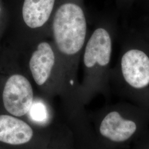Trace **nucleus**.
Here are the masks:
<instances>
[{"instance_id":"1","label":"nucleus","mask_w":149,"mask_h":149,"mask_svg":"<svg viewBox=\"0 0 149 149\" xmlns=\"http://www.w3.org/2000/svg\"><path fill=\"white\" fill-rule=\"evenodd\" d=\"M88 118L85 149H129L149 129V111L130 102L104 107Z\"/></svg>"},{"instance_id":"2","label":"nucleus","mask_w":149,"mask_h":149,"mask_svg":"<svg viewBox=\"0 0 149 149\" xmlns=\"http://www.w3.org/2000/svg\"><path fill=\"white\" fill-rule=\"evenodd\" d=\"M85 11L74 1H66L54 12L50 39L58 55L66 88V101H78V71L89 34Z\"/></svg>"},{"instance_id":"3","label":"nucleus","mask_w":149,"mask_h":149,"mask_svg":"<svg viewBox=\"0 0 149 149\" xmlns=\"http://www.w3.org/2000/svg\"><path fill=\"white\" fill-rule=\"evenodd\" d=\"M117 24L102 19L94 24L81 56L84 76L79 88V100L84 106L98 94L109 96L110 72Z\"/></svg>"},{"instance_id":"4","label":"nucleus","mask_w":149,"mask_h":149,"mask_svg":"<svg viewBox=\"0 0 149 149\" xmlns=\"http://www.w3.org/2000/svg\"><path fill=\"white\" fill-rule=\"evenodd\" d=\"M110 86L130 103L149 111V47L137 31L123 42L111 70Z\"/></svg>"},{"instance_id":"5","label":"nucleus","mask_w":149,"mask_h":149,"mask_svg":"<svg viewBox=\"0 0 149 149\" xmlns=\"http://www.w3.org/2000/svg\"><path fill=\"white\" fill-rule=\"evenodd\" d=\"M27 74L41 96L65 101L66 88L60 61L51 39H44L19 52Z\"/></svg>"},{"instance_id":"6","label":"nucleus","mask_w":149,"mask_h":149,"mask_svg":"<svg viewBox=\"0 0 149 149\" xmlns=\"http://www.w3.org/2000/svg\"><path fill=\"white\" fill-rule=\"evenodd\" d=\"M49 100L43 96H35L32 108L26 120L33 125L42 128H48L51 122V107Z\"/></svg>"},{"instance_id":"7","label":"nucleus","mask_w":149,"mask_h":149,"mask_svg":"<svg viewBox=\"0 0 149 149\" xmlns=\"http://www.w3.org/2000/svg\"><path fill=\"white\" fill-rule=\"evenodd\" d=\"M129 149H149V129L136 140Z\"/></svg>"},{"instance_id":"8","label":"nucleus","mask_w":149,"mask_h":149,"mask_svg":"<svg viewBox=\"0 0 149 149\" xmlns=\"http://www.w3.org/2000/svg\"><path fill=\"white\" fill-rule=\"evenodd\" d=\"M137 32L149 47V26L144 27Z\"/></svg>"},{"instance_id":"9","label":"nucleus","mask_w":149,"mask_h":149,"mask_svg":"<svg viewBox=\"0 0 149 149\" xmlns=\"http://www.w3.org/2000/svg\"><path fill=\"white\" fill-rule=\"evenodd\" d=\"M63 149V147L60 145V144H59V145H56V146H53V147H52V148H49V149Z\"/></svg>"},{"instance_id":"10","label":"nucleus","mask_w":149,"mask_h":149,"mask_svg":"<svg viewBox=\"0 0 149 149\" xmlns=\"http://www.w3.org/2000/svg\"><path fill=\"white\" fill-rule=\"evenodd\" d=\"M1 12H2V8H1V7L0 6V14H1Z\"/></svg>"}]
</instances>
